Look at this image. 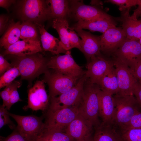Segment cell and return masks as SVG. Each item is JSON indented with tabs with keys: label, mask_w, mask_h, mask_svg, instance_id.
<instances>
[{
	"label": "cell",
	"mask_w": 141,
	"mask_h": 141,
	"mask_svg": "<svg viewBox=\"0 0 141 141\" xmlns=\"http://www.w3.org/2000/svg\"><path fill=\"white\" fill-rule=\"evenodd\" d=\"M112 96L115 107L112 124L117 128L125 127L141 108L134 95L116 94Z\"/></svg>",
	"instance_id": "1"
},
{
	"label": "cell",
	"mask_w": 141,
	"mask_h": 141,
	"mask_svg": "<svg viewBox=\"0 0 141 141\" xmlns=\"http://www.w3.org/2000/svg\"><path fill=\"white\" fill-rule=\"evenodd\" d=\"M99 86L87 79L82 101L79 107V114L89 121L95 128L101 124L99 119V103L97 92Z\"/></svg>",
	"instance_id": "2"
},
{
	"label": "cell",
	"mask_w": 141,
	"mask_h": 141,
	"mask_svg": "<svg viewBox=\"0 0 141 141\" xmlns=\"http://www.w3.org/2000/svg\"><path fill=\"white\" fill-rule=\"evenodd\" d=\"M16 57L12 64L19 69L22 80L31 81L48 70V61L39 52Z\"/></svg>",
	"instance_id": "3"
},
{
	"label": "cell",
	"mask_w": 141,
	"mask_h": 141,
	"mask_svg": "<svg viewBox=\"0 0 141 141\" xmlns=\"http://www.w3.org/2000/svg\"><path fill=\"white\" fill-rule=\"evenodd\" d=\"M9 115L16 122V129L23 137L29 141H37L45 129V124L42 117L34 115L21 116L8 112Z\"/></svg>",
	"instance_id": "4"
},
{
	"label": "cell",
	"mask_w": 141,
	"mask_h": 141,
	"mask_svg": "<svg viewBox=\"0 0 141 141\" xmlns=\"http://www.w3.org/2000/svg\"><path fill=\"white\" fill-rule=\"evenodd\" d=\"M18 11L22 21H28L40 24L50 19L46 1H20Z\"/></svg>",
	"instance_id": "5"
},
{
	"label": "cell",
	"mask_w": 141,
	"mask_h": 141,
	"mask_svg": "<svg viewBox=\"0 0 141 141\" xmlns=\"http://www.w3.org/2000/svg\"><path fill=\"white\" fill-rule=\"evenodd\" d=\"M87 79L84 74L76 84L66 92L50 99L48 110L54 111L73 106L79 107L83 98Z\"/></svg>",
	"instance_id": "6"
},
{
	"label": "cell",
	"mask_w": 141,
	"mask_h": 141,
	"mask_svg": "<svg viewBox=\"0 0 141 141\" xmlns=\"http://www.w3.org/2000/svg\"><path fill=\"white\" fill-rule=\"evenodd\" d=\"M78 107L73 106L54 111L48 110L45 130L63 131L79 114Z\"/></svg>",
	"instance_id": "7"
},
{
	"label": "cell",
	"mask_w": 141,
	"mask_h": 141,
	"mask_svg": "<svg viewBox=\"0 0 141 141\" xmlns=\"http://www.w3.org/2000/svg\"><path fill=\"white\" fill-rule=\"evenodd\" d=\"M111 56L112 60L125 64L134 72L141 59V45L139 40H126Z\"/></svg>",
	"instance_id": "8"
},
{
	"label": "cell",
	"mask_w": 141,
	"mask_h": 141,
	"mask_svg": "<svg viewBox=\"0 0 141 141\" xmlns=\"http://www.w3.org/2000/svg\"><path fill=\"white\" fill-rule=\"evenodd\" d=\"M48 68L63 74L80 78L85 74L81 67L76 62L72 56L70 51L63 55H56L48 61Z\"/></svg>",
	"instance_id": "9"
},
{
	"label": "cell",
	"mask_w": 141,
	"mask_h": 141,
	"mask_svg": "<svg viewBox=\"0 0 141 141\" xmlns=\"http://www.w3.org/2000/svg\"><path fill=\"white\" fill-rule=\"evenodd\" d=\"M80 79L65 75L54 70L51 72L48 70L45 74L42 80L48 85L49 97L50 99L69 90L76 84Z\"/></svg>",
	"instance_id": "10"
},
{
	"label": "cell",
	"mask_w": 141,
	"mask_h": 141,
	"mask_svg": "<svg viewBox=\"0 0 141 141\" xmlns=\"http://www.w3.org/2000/svg\"><path fill=\"white\" fill-rule=\"evenodd\" d=\"M111 60L115 67L119 91L117 94L133 95L134 89L139 82L134 72L125 64Z\"/></svg>",
	"instance_id": "11"
},
{
	"label": "cell",
	"mask_w": 141,
	"mask_h": 141,
	"mask_svg": "<svg viewBox=\"0 0 141 141\" xmlns=\"http://www.w3.org/2000/svg\"><path fill=\"white\" fill-rule=\"evenodd\" d=\"M70 14L78 20H95L111 16L102 10L95 6L84 4L83 1H71Z\"/></svg>",
	"instance_id": "12"
},
{
	"label": "cell",
	"mask_w": 141,
	"mask_h": 141,
	"mask_svg": "<svg viewBox=\"0 0 141 141\" xmlns=\"http://www.w3.org/2000/svg\"><path fill=\"white\" fill-rule=\"evenodd\" d=\"M114 66L111 60L107 59L101 55L95 56L88 62L85 74L87 80L98 85L104 76Z\"/></svg>",
	"instance_id": "13"
},
{
	"label": "cell",
	"mask_w": 141,
	"mask_h": 141,
	"mask_svg": "<svg viewBox=\"0 0 141 141\" xmlns=\"http://www.w3.org/2000/svg\"><path fill=\"white\" fill-rule=\"evenodd\" d=\"M101 51L108 56H111L126 40L122 28L111 27L100 36Z\"/></svg>",
	"instance_id": "14"
},
{
	"label": "cell",
	"mask_w": 141,
	"mask_h": 141,
	"mask_svg": "<svg viewBox=\"0 0 141 141\" xmlns=\"http://www.w3.org/2000/svg\"><path fill=\"white\" fill-rule=\"evenodd\" d=\"M43 80L36 81L29 90L27 105L24 109L30 108L33 111L40 110L44 111L48 109L49 98L45 89Z\"/></svg>",
	"instance_id": "15"
},
{
	"label": "cell",
	"mask_w": 141,
	"mask_h": 141,
	"mask_svg": "<svg viewBox=\"0 0 141 141\" xmlns=\"http://www.w3.org/2000/svg\"><path fill=\"white\" fill-rule=\"evenodd\" d=\"M94 128L92 124L79 114L68 125L65 133L74 140L83 141L92 139Z\"/></svg>",
	"instance_id": "16"
},
{
	"label": "cell",
	"mask_w": 141,
	"mask_h": 141,
	"mask_svg": "<svg viewBox=\"0 0 141 141\" xmlns=\"http://www.w3.org/2000/svg\"><path fill=\"white\" fill-rule=\"evenodd\" d=\"M81 38L80 51L84 55L88 62L92 57L101 55V42L99 36L94 35L82 29L74 30Z\"/></svg>",
	"instance_id": "17"
},
{
	"label": "cell",
	"mask_w": 141,
	"mask_h": 141,
	"mask_svg": "<svg viewBox=\"0 0 141 141\" xmlns=\"http://www.w3.org/2000/svg\"><path fill=\"white\" fill-rule=\"evenodd\" d=\"M40 42L39 40H19L5 49L4 54L22 56L41 52L43 50Z\"/></svg>",
	"instance_id": "18"
},
{
	"label": "cell",
	"mask_w": 141,
	"mask_h": 141,
	"mask_svg": "<svg viewBox=\"0 0 141 141\" xmlns=\"http://www.w3.org/2000/svg\"><path fill=\"white\" fill-rule=\"evenodd\" d=\"M98 114L102 120V122L112 124L113 121L115 107L113 95L101 90H98Z\"/></svg>",
	"instance_id": "19"
},
{
	"label": "cell",
	"mask_w": 141,
	"mask_h": 141,
	"mask_svg": "<svg viewBox=\"0 0 141 141\" xmlns=\"http://www.w3.org/2000/svg\"><path fill=\"white\" fill-rule=\"evenodd\" d=\"M116 25V22L111 17L95 20H79L71 28L74 30L86 29L91 31H98L103 33Z\"/></svg>",
	"instance_id": "20"
},
{
	"label": "cell",
	"mask_w": 141,
	"mask_h": 141,
	"mask_svg": "<svg viewBox=\"0 0 141 141\" xmlns=\"http://www.w3.org/2000/svg\"><path fill=\"white\" fill-rule=\"evenodd\" d=\"M49 17L52 20L67 19L70 14L69 1L66 0L46 1Z\"/></svg>",
	"instance_id": "21"
},
{
	"label": "cell",
	"mask_w": 141,
	"mask_h": 141,
	"mask_svg": "<svg viewBox=\"0 0 141 141\" xmlns=\"http://www.w3.org/2000/svg\"><path fill=\"white\" fill-rule=\"evenodd\" d=\"M52 26L57 32L60 39L59 53L65 54L71 48L69 39V27L67 19L52 20Z\"/></svg>",
	"instance_id": "22"
},
{
	"label": "cell",
	"mask_w": 141,
	"mask_h": 141,
	"mask_svg": "<svg viewBox=\"0 0 141 141\" xmlns=\"http://www.w3.org/2000/svg\"><path fill=\"white\" fill-rule=\"evenodd\" d=\"M95 130L92 141H121L116 128L112 124L102 122Z\"/></svg>",
	"instance_id": "23"
},
{
	"label": "cell",
	"mask_w": 141,
	"mask_h": 141,
	"mask_svg": "<svg viewBox=\"0 0 141 141\" xmlns=\"http://www.w3.org/2000/svg\"><path fill=\"white\" fill-rule=\"evenodd\" d=\"M34 24L39 32L43 50L50 51L53 55L59 54L60 40L48 32L45 29L44 25Z\"/></svg>",
	"instance_id": "24"
},
{
	"label": "cell",
	"mask_w": 141,
	"mask_h": 141,
	"mask_svg": "<svg viewBox=\"0 0 141 141\" xmlns=\"http://www.w3.org/2000/svg\"><path fill=\"white\" fill-rule=\"evenodd\" d=\"M21 22H15L13 20L9 21L8 26L0 39L1 48L5 49L19 40L20 35Z\"/></svg>",
	"instance_id": "25"
},
{
	"label": "cell",
	"mask_w": 141,
	"mask_h": 141,
	"mask_svg": "<svg viewBox=\"0 0 141 141\" xmlns=\"http://www.w3.org/2000/svg\"><path fill=\"white\" fill-rule=\"evenodd\" d=\"M98 85L101 90L111 95L118 93V85L114 66L104 76Z\"/></svg>",
	"instance_id": "26"
},
{
	"label": "cell",
	"mask_w": 141,
	"mask_h": 141,
	"mask_svg": "<svg viewBox=\"0 0 141 141\" xmlns=\"http://www.w3.org/2000/svg\"><path fill=\"white\" fill-rule=\"evenodd\" d=\"M129 8L121 11L120 20L122 23V29L126 37V40H132L139 20L132 14L130 16Z\"/></svg>",
	"instance_id": "27"
},
{
	"label": "cell",
	"mask_w": 141,
	"mask_h": 141,
	"mask_svg": "<svg viewBox=\"0 0 141 141\" xmlns=\"http://www.w3.org/2000/svg\"><path fill=\"white\" fill-rule=\"evenodd\" d=\"M36 25L32 22L23 21L21 24L20 38L22 40H39Z\"/></svg>",
	"instance_id": "28"
},
{
	"label": "cell",
	"mask_w": 141,
	"mask_h": 141,
	"mask_svg": "<svg viewBox=\"0 0 141 141\" xmlns=\"http://www.w3.org/2000/svg\"><path fill=\"white\" fill-rule=\"evenodd\" d=\"M74 140L63 131L45 130L37 141H73Z\"/></svg>",
	"instance_id": "29"
},
{
	"label": "cell",
	"mask_w": 141,
	"mask_h": 141,
	"mask_svg": "<svg viewBox=\"0 0 141 141\" xmlns=\"http://www.w3.org/2000/svg\"><path fill=\"white\" fill-rule=\"evenodd\" d=\"M116 128L120 136L121 141H141V128Z\"/></svg>",
	"instance_id": "30"
},
{
	"label": "cell",
	"mask_w": 141,
	"mask_h": 141,
	"mask_svg": "<svg viewBox=\"0 0 141 141\" xmlns=\"http://www.w3.org/2000/svg\"><path fill=\"white\" fill-rule=\"evenodd\" d=\"M19 75L20 73L19 69L17 66L13 65V67L7 71L1 77L0 88L11 84Z\"/></svg>",
	"instance_id": "31"
},
{
	"label": "cell",
	"mask_w": 141,
	"mask_h": 141,
	"mask_svg": "<svg viewBox=\"0 0 141 141\" xmlns=\"http://www.w3.org/2000/svg\"><path fill=\"white\" fill-rule=\"evenodd\" d=\"M8 112L6 108L2 105L0 107V128L7 125L11 129L14 128L15 125L9 118Z\"/></svg>",
	"instance_id": "32"
},
{
	"label": "cell",
	"mask_w": 141,
	"mask_h": 141,
	"mask_svg": "<svg viewBox=\"0 0 141 141\" xmlns=\"http://www.w3.org/2000/svg\"><path fill=\"white\" fill-rule=\"evenodd\" d=\"M13 86L11 90L9 104L8 110H9L12 106L15 103L22 101L17 90V89L21 85L20 81H14L13 82Z\"/></svg>",
	"instance_id": "33"
},
{
	"label": "cell",
	"mask_w": 141,
	"mask_h": 141,
	"mask_svg": "<svg viewBox=\"0 0 141 141\" xmlns=\"http://www.w3.org/2000/svg\"><path fill=\"white\" fill-rule=\"evenodd\" d=\"M105 2L118 6L119 9L122 11L132 6L137 5L138 0H108Z\"/></svg>",
	"instance_id": "34"
},
{
	"label": "cell",
	"mask_w": 141,
	"mask_h": 141,
	"mask_svg": "<svg viewBox=\"0 0 141 141\" xmlns=\"http://www.w3.org/2000/svg\"><path fill=\"white\" fill-rule=\"evenodd\" d=\"M74 30L71 28H69V39L71 48V49L76 48L80 50L82 40Z\"/></svg>",
	"instance_id": "35"
},
{
	"label": "cell",
	"mask_w": 141,
	"mask_h": 141,
	"mask_svg": "<svg viewBox=\"0 0 141 141\" xmlns=\"http://www.w3.org/2000/svg\"><path fill=\"white\" fill-rule=\"evenodd\" d=\"M12 83L6 86L4 90L0 92V96L3 101L2 105L7 109L10 103V95L13 86Z\"/></svg>",
	"instance_id": "36"
},
{
	"label": "cell",
	"mask_w": 141,
	"mask_h": 141,
	"mask_svg": "<svg viewBox=\"0 0 141 141\" xmlns=\"http://www.w3.org/2000/svg\"><path fill=\"white\" fill-rule=\"evenodd\" d=\"M124 128H141V111L135 114L127 125Z\"/></svg>",
	"instance_id": "37"
},
{
	"label": "cell",
	"mask_w": 141,
	"mask_h": 141,
	"mask_svg": "<svg viewBox=\"0 0 141 141\" xmlns=\"http://www.w3.org/2000/svg\"><path fill=\"white\" fill-rule=\"evenodd\" d=\"M0 141H29L22 136L16 129L6 138L1 137Z\"/></svg>",
	"instance_id": "38"
},
{
	"label": "cell",
	"mask_w": 141,
	"mask_h": 141,
	"mask_svg": "<svg viewBox=\"0 0 141 141\" xmlns=\"http://www.w3.org/2000/svg\"><path fill=\"white\" fill-rule=\"evenodd\" d=\"M12 63H9L4 57L0 55V74L2 75L7 71L13 67Z\"/></svg>",
	"instance_id": "39"
},
{
	"label": "cell",
	"mask_w": 141,
	"mask_h": 141,
	"mask_svg": "<svg viewBox=\"0 0 141 141\" xmlns=\"http://www.w3.org/2000/svg\"><path fill=\"white\" fill-rule=\"evenodd\" d=\"M8 17L5 15L1 14L0 16V34L2 35L7 28L9 24Z\"/></svg>",
	"instance_id": "40"
},
{
	"label": "cell",
	"mask_w": 141,
	"mask_h": 141,
	"mask_svg": "<svg viewBox=\"0 0 141 141\" xmlns=\"http://www.w3.org/2000/svg\"><path fill=\"white\" fill-rule=\"evenodd\" d=\"M140 107L141 108V83L138 82L136 86L133 93Z\"/></svg>",
	"instance_id": "41"
},
{
	"label": "cell",
	"mask_w": 141,
	"mask_h": 141,
	"mask_svg": "<svg viewBox=\"0 0 141 141\" xmlns=\"http://www.w3.org/2000/svg\"><path fill=\"white\" fill-rule=\"evenodd\" d=\"M134 73L139 82L141 83V59L137 64Z\"/></svg>",
	"instance_id": "42"
},
{
	"label": "cell",
	"mask_w": 141,
	"mask_h": 141,
	"mask_svg": "<svg viewBox=\"0 0 141 141\" xmlns=\"http://www.w3.org/2000/svg\"><path fill=\"white\" fill-rule=\"evenodd\" d=\"M15 1V0H0V6L8 11L9 7L11 5L14 3Z\"/></svg>",
	"instance_id": "43"
},
{
	"label": "cell",
	"mask_w": 141,
	"mask_h": 141,
	"mask_svg": "<svg viewBox=\"0 0 141 141\" xmlns=\"http://www.w3.org/2000/svg\"><path fill=\"white\" fill-rule=\"evenodd\" d=\"M141 37V20H139L132 40H139Z\"/></svg>",
	"instance_id": "44"
},
{
	"label": "cell",
	"mask_w": 141,
	"mask_h": 141,
	"mask_svg": "<svg viewBox=\"0 0 141 141\" xmlns=\"http://www.w3.org/2000/svg\"><path fill=\"white\" fill-rule=\"evenodd\" d=\"M138 7L134 11L133 15L138 19V17H141V0H138Z\"/></svg>",
	"instance_id": "45"
},
{
	"label": "cell",
	"mask_w": 141,
	"mask_h": 141,
	"mask_svg": "<svg viewBox=\"0 0 141 141\" xmlns=\"http://www.w3.org/2000/svg\"><path fill=\"white\" fill-rule=\"evenodd\" d=\"M92 140H93V139H91L88 140H84V141H92Z\"/></svg>",
	"instance_id": "46"
},
{
	"label": "cell",
	"mask_w": 141,
	"mask_h": 141,
	"mask_svg": "<svg viewBox=\"0 0 141 141\" xmlns=\"http://www.w3.org/2000/svg\"><path fill=\"white\" fill-rule=\"evenodd\" d=\"M139 42L140 44L141 45V37L139 39Z\"/></svg>",
	"instance_id": "47"
}]
</instances>
